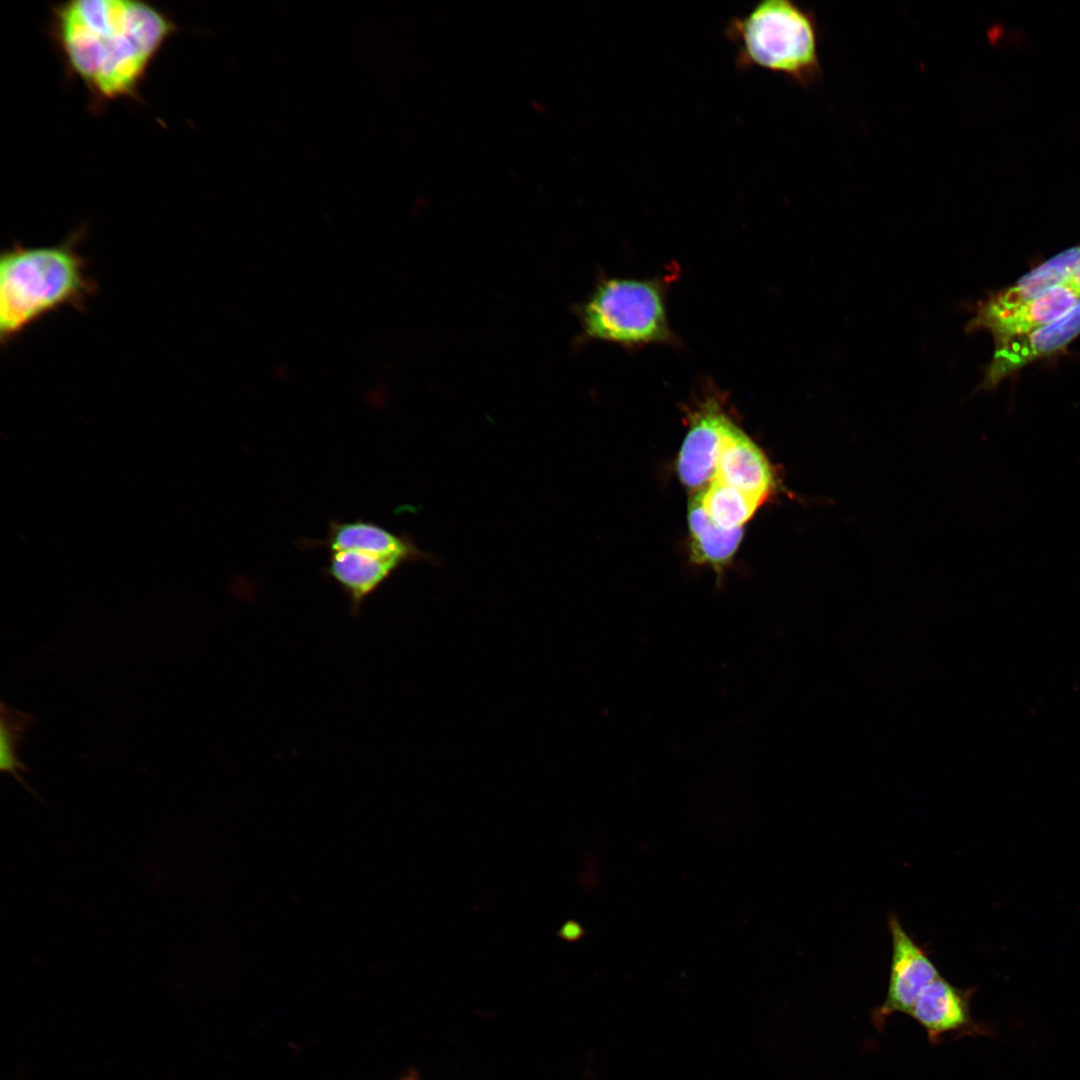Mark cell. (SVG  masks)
<instances>
[{
	"label": "cell",
	"mask_w": 1080,
	"mask_h": 1080,
	"mask_svg": "<svg viewBox=\"0 0 1080 1080\" xmlns=\"http://www.w3.org/2000/svg\"><path fill=\"white\" fill-rule=\"evenodd\" d=\"M1079 299L1080 295L1076 291L1062 283L1011 309L989 311L977 307L967 330H988L998 343L1058 320L1068 313Z\"/></svg>",
	"instance_id": "cell-8"
},
{
	"label": "cell",
	"mask_w": 1080,
	"mask_h": 1080,
	"mask_svg": "<svg viewBox=\"0 0 1080 1080\" xmlns=\"http://www.w3.org/2000/svg\"><path fill=\"white\" fill-rule=\"evenodd\" d=\"M765 500L712 479L702 488V503L709 517L725 529L742 528Z\"/></svg>",
	"instance_id": "cell-15"
},
{
	"label": "cell",
	"mask_w": 1080,
	"mask_h": 1080,
	"mask_svg": "<svg viewBox=\"0 0 1080 1080\" xmlns=\"http://www.w3.org/2000/svg\"><path fill=\"white\" fill-rule=\"evenodd\" d=\"M1079 333L1080 299L1058 320L1029 333L998 342L982 386L986 389L995 387L1013 371L1061 349Z\"/></svg>",
	"instance_id": "cell-7"
},
{
	"label": "cell",
	"mask_w": 1080,
	"mask_h": 1080,
	"mask_svg": "<svg viewBox=\"0 0 1080 1080\" xmlns=\"http://www.w3.org/2000/svg\"><path fill=\"white\" fill-rule=\"evenodd\" d=\"M892 956L884 1002L875 1013L877 1023L894 1013L908 1015L922 989L940 977L927 953L910 937L896 915L890 914Z\"/></svg>",
	"instance_id": "cell-6"
},
{
	"label": "cell",
	"mask_w": 1080,
	"mask_h": 1080,
	"mask_svg": "<svg viewBox=\"0 0 1080 1080\" xmlns=\"http://www.w3.org/2000/svg\"><path fill=\"white\" fill-rule=\"evenodd\" d=\"M713 479L764 500L777 488L765 454L732 420L723 435Z\"/></svg>",
	"instance_id": "cell-9"
},
{
	"label": "cell",
	"mask_w": 1080,
	"mask_h": 1080,
	"mask_svg": "<svg viewBox=\"0 0 1080 1080\" xmlns=\"http://www.w3.org/2000/svg\"><path fill=\"white\" fill-rule=\"evenodd\" d=\"M969 993L953 986L942 976L926 985L916 998L909 1016L927 1032L930 1040L974 1026Z\"/></svg>",
	"instance_id": "cell-10"
},
{
	"label": "cell",
	"mask_w": 1080,
	"mask_h": 1080,
	"mask_svg": "<svg viewBox=\"0 0 1080 1080\" xmlns=\"http://www.w3.org/2000/svg\"><path fill=\"white\" fill-rule=\"evenodd\" d=\"M401 562L355 550L331 551L327 574L345 592L354 614Z\"/></svg>",
	"instance_id": "cell-11"
},
{
	"label": "cell",
	"mask_w": 1080,
	"mask_h": 1080,
	"mask_svg": "<svg viewBox=\"0 0 1080 1080\" xmlns=\"http://www.w3.org/2000/svg\"><path fill=\"white\" fill-rule=\"evenodd\" d=\"M724 35L738 70L761 68L808 87L821 76L815 15L791 0H762L729 19Z\"/></svg>",
	"instance_id": "cell-3"
},
{
	"label": "cell",
	"mask_w": 1080,
	"mask_h": 1080,
	"mask_svg": "<svg viewBox=\"0 0 1080 1080\" xmlns=\"http://www.w3.org/2000/svg\"><path fill=\"white\" fill-rule=\"evenodd\" d=\"M731 418L715 393L705 394L688 415V431L677 460V472L688 488L700 490L714 478L717 457Z\"/></svg>",
	"instance_id": "cell-5"
},
{
	"label": "cell",
	"mask_w": 1080,
	"mask_h": 1080,
	"mask_svg": "<svg viewBox=\"0 0 1080 1080\" xmlns=\"http://www.w3.org/2000/svg\"><path fill=\"white\" fill-rule=\"evenodd\" d=\"M1065 283L1080 295V259Z\"/></svg>",
	"instance_id": "cell-17"
},
{
	"label": "cell",
	"mask_w": 1080,
	"mask_h": 1080,
	"mask_svg": "<svg viewBox=\"0 0 1080 1080\" xmlns=\"http://www.w3.org/2000/svg\"><path fill=\"white\" fill-rule=\"evenodd\" d=\"M80 232L53 246L14 243L0 257V338L7 343L63 307L82 309L95 292L76 243Z\"/></svg>",
	"instance_id": "cell-2"
},
{
	"label": "cell",
	"mask_w": 1080,
	"mask_h": 1080,
	"mask_svg": "<svg viewBox=\"0 0 1080 1080\" xmlns=\"http://www.w3.org/2000/svg\"><path fill=\"white\" fill-rule=\"evenodd\" d=\"M177 26L138 0H74L51 9L50 34L67 71L98 102L136 99Z\"/></svg>",
	"instance_id": "cell-1"
},
{
	"label": "cell",
	"mask_w": 1080,
	"mask_h": 1080,
	"mask_svg": "<svg viewBox=\"0 0 1080 1080\" xmlns=\"http://www.w3.org/2000/svg\"><path fill=\"white\" fill-rule=\"evenodd\" d=\"M663 279L606 278L577 309L584 339L627 348L678 345L670 328Z\"/></svg>",
	"instance_id": "cell-4"
},
{
	"label": "cell",
	"mask_w": 1080,
	"mask_h": 1080,
	"mask_svg": "<svg viewBox=\"0 0 1080 1080\" xmlns=\"http://www.w3.org/2000/svg\"><path fill=\"white\" fill-rule=\"evenodd\" d=\"M325 544L330 551L355 550L401 563L419 554L404 538L364 520L331 522Z\"/></svg>",
	"instance_id": "cell-12"
},
{
	"label": "cell",
	"mask_w": 1080,
	"mask_h": 1080,
	"mask_svg": "<svg viewBox=\"0 0 1080 1080\" xmlns=\"http://www.w3.org/2000/svg\"><path fill=\"white\" fill-rule=\"evenodd\" d=\"M688 523L691 557L696 563L710 564L719 570L732 559L743 537V529H725L707 514L702 503V489L689 501Z\"/></svg>",
	"instance_id": "cell-13"
},
{
	"label": "cell",
	"mask_w": 1080,
	"mask_h": 1080,
	"mask_svg": "<svg viewBox=\"0 0 1080 1080\" xmlns=\"http://www.w3.org/2000/svg\"><path fill=\"white\" fill-rule=\"evenodd\" d=\"M35 721L36 718L34 715L13 709L4 702H1L0 769L2 772L11 775L20 784L25 786L27 790L32 792L33 790L22 776V773H28L29 770L18 757V749L20 743L24 740V733L33 727Z\"/></svg>",
	"instance_id": "cell-16"
},
{
	"label": "cell",
	"mask_w": 1080,
	"mask_h": 1080,
	"mask_svg": "<svg viewBox=\"0 0 1080 1080\" xmlns=\"http://www.w3.org/2000/svg\"><path fill=\"white\" fill-rule=\"evenodd\" d=\"M1079 259L1080 247L1068 249L1026 274L1012 287L982 301L977 307L1001 311L1035 299L1051 288L1065 283Z\"/></svg>",
	"instance_id": "cell-14"
}]
</instances>
